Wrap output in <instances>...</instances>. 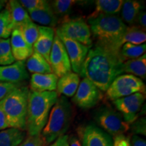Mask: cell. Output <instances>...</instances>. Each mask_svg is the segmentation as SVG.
Listing matches in <instances>:
<instances>
[{
  "mask_svg": "<svg viewBox=\"0 0 146 146\" xmlns=\"http://www.w3.org/2000/svg\"><path fill=\"white\" fill-rule=\"evenodd\" d=\"M124 61L116 54L96 44L89 49L80 75L87 78L102 91H106L112 81L120 75Z\"/></svg>",
  "mask_w": 146,
  "mask_h": 146,
  "instance_id": "cell-1",
  "label": "cell"
},
{
  "mask_svg": "<svg viewBox=\"0 0 146 146\" xmlns=\"http://www.w3.org/2000/svg\"><path fill=\"white\" fill-rule=\"evenodd\" d=\"M87 23L96 44L120 54L127 26L119 16L100 14L87 18Z\"/></svg>",
  "mask_w": 146,
  "mask_h": 146,
  "instance_id": "cell-2",
  "label": "cell"
},
{
  "mask_svg": "<svg viewBox=\"0 0 146 146\" xmlns=\"http://www.w3.org/2000/svg\"><path fill=\"white\" fill-rule=\"evenodd\" d=\"M58 98L56 91L36 92L30 90L26 120V131L29 135L41 134Z\"/></svg>",
  "mask_w": 146,
  "mask_h": 146,
  "instance_id": "cell-3",
  "label": "cell"
},
{
  "mask_svg": "<svg viewBox=\"0 0 146 146\" xmlns=\"http://www.w3.org/2000/svg\"><path fill=\"white\" fill-rule=\"evenodd\" d=\"M29 91L28 87L21 85L0 101V108L5 115L9 128L26 131Z\"/></svg>",
  "mask_w": 146,
  "mask_h": 146,
  "instance_id": "cell-4",
  "label": "cell"
},
{
  "mask_svg": "<svg viewBox=\"0 0 146 146\" xmlns=\"http://www.w3.org/2000/svg\"><path fill=\"white\" fill-rule=\"evenodd\" d=\"M72 118V106L66 97L58 98L51 110L46 125L41 131V135L46 145L65 135L70 127Z\"/></svg>",
  "mask_w": 146,
  "mask_h": 146,
  "instance_id": "cell-5",
  "label": "cell"
},
{
  "mask_svg": "<svg viewBox=\"0 0 146 146\" xmlns=\"http://www.w3.org/2000/svg\"><path fill=\"white\" fill-rule=\"evenodd\" d=\"M146 87L141 78L131 74L118 76L106 91V96L111 101L130 96L135 93L145 94Z\"/></svg>",
  "mask_w": 146,
  "mask_h": 146,
  "instance_id": "cell-6",
  "label": "cell"
},
{
  "mask_svg": "<svg viewBox=\"0 0 146 146\" xmlns=\"http://www.w3.org/2000/svg\"><path fill=\"white\" fill-rule=\"evenodd\" d=\"M95 119L100 129L114 137L123 135L130 129V125L124 120L121 114L112 108H100L96 113Z\"/></svg>",
  "mask_w": 146,
  "mask_h": 146,
  "instance_id": "cell-7",
  "label": "cell"
},
{
  "mask_svg": "<svg viewBox=\"0 0 146 146\" xmlns=\"http://www.w3.org/2000/svg\"><path fill=\"white\" fill-rule=\"evenodd\" d=\"M55 31L56 33L79 42L89 48L93 46L90 28L83 18L65 20Z\"/></svg>",
  "mask_w": 146,
  "mask_h": 146,
  "instance_id": "cell-8",
  "label": "cell"
},
{
  "mask_svg": "<svg viewBox=\"0 0 146 146\" xmlns=\"http://www.w3.org/2000/svg\"><path fill=\"white\" fill-rule=\"evenodd\" d=\"M102 98V91L89 79L83 78L72 100L81 108L89 109L98 104Z\"/></svg>",
  "mask_w": 146,
  "mask_h": 146,
  "instance_id": "cell-9",
  "label": "cell"
},
{
  "mask_svg": "<svg viewBox=\"0 0 146 146\" xmlns=\"http://www.w3.org/2000/svg\"><path fill=\"white\" fill-rule=\"evenodd\" d=\"M52 73L59 78L72 72L68 54L60 38L55 35L49 59Z\"/></svg>",
  "mask_w": 146,
  "mask_h": 146,
  "instance_id": "cell-10",
  "label": "cell"
},
{
  "mask_svg": "<svg viewBox=\"0 0 146 146\" xmlns=\"http://www.w3.org/2000/svg\"><path fill=\"white\" fill-rule=\"evenodd\" d=\"M145 94L135 93L114 100L113 104L123 116L124 120L130 125L137 118L138 113L145 102Z\"/></svg>",
  "mask_w": 146,
  "mask_h": 146,
  "instance_id": "cell-11",
  "label": "cell"
},
{
  "mask_svg": "<svg viewBox=\"0 0 146 146\" xmlns=\"http://www.w3.org/2000/svg\"><path fill=\"white\" fill-rule=\"evenodd\" d=\"M56 34L64 45L70 60L72 70L76 74H80L89 48L79 42L68 39L60 34Z\"/></svg>",
  "mask_w": 146,
  "mask_h": 146,
  "instance_id": "cell-12",
  "label": "cell"
},
{
  "mask_svg": "<svg viewBox=\"0 0 146 146\" xmlns=\"http://www.w3.org/2000/svg\"><path fill=\"white\" fill-rule=\"evenodd\" d=\"M81 140L82 146H113L111 136L93 124L84 128Z\"/></svg>",
  "mask_w": 146,
  "mask_h": 146,
  "instance_id": "cell-13",
  "label": "cell"
},
{
  "mask_svg": "<svg viewBox=\"0 0 146 146\" xmlns=\"http://www.w3.org/2000/svg\"><path fill=\"white\" fill-rule=\"evenodd\" d=\"M28 78L25 62L16 61L12 64L0 66V82L18 84Z\"/></svg>",
  "mask_w": 146,
  "mask_h": 146,
  "instance_id": "cell-14",
  "label": "cell"
},
{
  "mask_svg": "<svg viewBox=\"0 0 146 146\" xmlns=\"http://www.w3.org/2000/svg\"><path fill=\"white\" fill-rule=\"evenodd\" d=\"M10 41L11 52L15 61L25 62L33 52V47L25 41L20 29H16L12 31Z\"/></svg>",
  "mask_w": 146,
  "mask_h": 146,
  "instance_id": "cell-15",
  "label": "cell"
},
{
  "mask_svg": "<svg viewBox=\"0 0 146 146\" xmlns=\"http://www.w3.org/2000/svg\"><path fill=\"white\" fill-rule=\"evenodd\" d=\"M38 29L39 35L33 46V52L41 54L49 63L50 54L56 31L54 29L43 26H38Z\"/></svg>",
  "mask_w": 146,
  "mask_h": 146,
  "instance_id": "cell-16",
  "label": "cell"
},
{
  "mask_svg": "<svg viewBox=\"0 0 146 146\" xmlns=\"http://www.w3.org/2000/svg\"><path fill=\"white\" fill-rule=\"evenodd\" d=\"M58 78L54 73L33 74L31 77V91L36 92L56 91Z\"/></svg>",
  "mask_w": 146,
  "mask_h": 146,
  "instance_id": "cell-17",
  "label": "cell"
},
{
  "mask_svg": "<svg viewBox=\"0 0 146 146\" xmlns=\"http://www.w3.org/2000/svg\"><path fill=\"white\" fill-rule=\"evenodd\" d=\"M28 14L31 21L40 24V26L54 29L58 23V18L53 12L49 2L41 8L29 12Z\"/></svg>",
  "mask_w": 146,
  "mask_h": 146,
  "instance_id": "cell-18",
  "label": "cell"
},
{
  "mask_svg": "<svg viewBox=\"0 0 146 146\" xmlns=\"http://www.w3.org/2000/svg\"><path fill=\"white\" fill-rule=\"evenodd\" d=\"M127 73L141 79L146 78V54L140 57L129 60L122 63L120 66V74Z\"/></svg>",
  "mask_w": 146,
  "mask_h": 146,
  "instance_id": "cell-19",
  "label": "cell"
},
{
  "mask_svg": "<svg viewBox=\"0 0 146 146\" xmlns=\"http://www.w3.org/2000/svg\"><path fill=\"white\" fill-rule=\"evenodd\" d=\"M80 83V77L78 74L71 72L59 78L57 83V94H62L65 97H73L77 90Z\"/></svg>",
  "mask_w": 146,
  "mask_h": 146,
  "instance_id": "cell-20",
  "label": "cell"
},
{
  "mask_svg": "<svg viewBox=\"0 0 146 146\" xmlns=\"http://www.w3.org/2000/svg\"><path fill=\"white\" fill-rule=\"evenodd\" d=\"M6 8L10 13L14 29H21L27 23L31 21L28 12L20 3L19 1L10 0L7 3Z\"/></svg>",
  "mask_w": 146,
  "mask_h": 146,
  "instance_id": "cell-21",
  "label": "cell"
},
{
  "mask_svg": "<svg viewBox=\"0 0 146 146\" xmlns=\"http://www.w3.org/2000/svg\"><path fill=\"white\" fill-rule=\"evenodd\" d=\"M143 10V6L139 1L136 0L123 1L120 10V18L124 23L129 24L130 26L134 25L139 13Z\"/></svg>",
  "mask_w": 146,
  "mask_h": 146,
  "instance_id": "cell-22",
  "label": "cell"
},
{
  "mask_svg": "<svg viewBox=\"0 0 146 146\" xmlns=\"http://www.w3.org/2000/svg\"><path fill=\"white\" fill-rule=\"evenodd\" d=\"M26 68L33 74H49L52 73L48 62L39 53L33 52L27 60Z\"/></svg>",
  "mask_w": 146,
  "mask_h": 146,
  "instance_id": "cell-23",
  "label": "cell"
},
{
  "mask_svg": "<svg viewBox=\"0 0 146 146\" xmlns=\"http://www.w3.org/2000/svg\"><path fill=\"white\" fill-rule=\"evenodd\" d=\"M123 3V0H97L96 10L88 17H95L100 14L118 15Z\"/></svg>",
  "mask_w": 146,
  "mask_h": 146,
  "instance_id": "cell-24",
  "label": "cell"
},
{
  "mask_svg": "<svg viewBox=\"0 0 146 146\" xmlns=\"http://www.w3.org/2000/svg\"><path fill=\"white\" fill-rule=\"evenodd\" d=\"M25 137V131L14 128H8L0 131V146H18Z\"/></svg>",
  "mask_w": 146,
  "mask_h": 146,
  "instance_id": "cell-25",
  "label": "cell"
},
{
  "mask_svg": "<svg viewBox=\"0 0 146 146\" xmlns=\"http://www.w3.org/2000/svg\"><path fill=\"white\" fill-rule=\"evenodd\" d=\"M146 41L145 31L137 25H131L127 27L123 38V45L130 43L134 45H141Z\"/></svg>",
  "mask_w": 146,
  "mask_h": 146,
  "instance_id": "cell-26",
  "label": "cell"
},
{
  "mask_svg": "<svg viewBox=\"0 0 146 146\" xmlns=\"http://www.w3.org/2000/svg\"><path fill=\"white\" fill-rule=\"evenodd\" d=\"M145 43L141 45H134L130 43H125L120 49V54L124 62L135 59L145 54Z\"/></svg>",
  "mask_w": 146,
  "mask_h": 146,
  "instance_id": "cell-27",
  "label": "cell"
},
{
  "mask_svg": "<svg viewBox=\"0 0 146 146\" xmlns=\"http://www.w3.org/2000/svg\"><path fill=\"white\" fill-rule=\"evenodd\" d=\"M14 30L10 13L7 8L0 12V39H7Z\"/></svg>",
  "mask_w": 146,
  "mask_h": 146,
  "instance_id": "cell-28",
  "label": "cell"
},
{
  "mask_svg": "<svg viewBox=\"0 0 146 146\" xmlns=\"http://www.w3.org/2000/svg\"><path fill=\"white\" fill-rule=\"evenodd\" d=\"M76 2L73 0H55L50 3L53 12L57 17H65L70 13L73 5Z\"/></svg>",
  "mask_w": 146,
  "mask_h": 146,
  "instance_id": "cell-29",
  "label": "cell"
},
{
  "mask_svg": "<svg viewBox=\"0 0 146 146\" xmlns=\"http://www.w3.org/2000/svg\"><path fill=\"white\" fill-rule=\"evenodd\" d=\"M21 31L23 35L25 38V41L30 46H33L35 43L38 35H39V29L38 25H36L33 21H30L26 25L22 27L21 29H18Z\"/></svg>",
  "mask_w": 146,
  "mask_h": 146,
  "instance_id": "cell-30",
  "label": "cell"
},
{
  "mask_svg": "<svg viewBox=\"0 0 146 146\" xmlns=\"http://www.w3.org/2000/svg\"><path fill=\"white\" fill-rule=\"evenodd\" d=\"M15 62L11 52L10 39H0V66L10 65Z\"/></svg>",
  "mask_w": 146,
  "mask_h": 146,
  "instance_id": "cell-31",
  "label": "cell"
},
{
  "mask_svg": "<svg viewBox=\"0 0 146 146\" xmlns=\"http://www.w3.org/2000/svg\"><path fill=\"white\" fill-rule=\"evenodd\" d=\"M19 2L29 12L36 9L42 8L46 5L48 1L45 0H21Z\"/></svg>",
  "mask_w": 146,
  "mask_h": 146,
  "instance_id": "cell-32",
  "label": "cell"
},
{
  "mask_svg": "<svg viewBox=\"0 0 146 146\" xmlns=\"http://www.w3.org/2000/svg\"><path fill=\"white\" fill-rule=\"evenodd\" d=\"M131 125V130L133 133L137 135H141L145 136L146 135V120L145 117H142L136 119Z\"/></svg>",
  "mask_w": 146,
  "mask_h": 146,
  "instance_id": "cell-33",
  "label": "cell"
},
{
  "mask_svg": "<svg viewBox=\"0 0 146 146\" xmlns=\"http://www.w3.org/2000/svg\"><path fill=\"white\" fill-rule=\"evenodd\" d=\"M44 140L42 137L41 135H29L18 146H45Z\"/></svg>",
  "mask_w": 146,
  "mask_h": 146,
  "instance_id": "cell-34",
  "label": "cell"
},
{
  "mask_svg": "<svg viewBox=\"0 0 146 146\" xmlns=\"http://www.w3.org/2000/svg\"><path fill=\"white\" fill-rule=\"evenodd\" d=\"M21 84L18 83H4V82H0V101L3 99L4 97L8 95L9 93L13 91L17 87L21 86Z\"/></svg>",
  "mask_w": 146,
  "mask_h": 146,
  "instance_id": "cell-35",
  "label": "cell"
},
{
  "mask_svg": "<svg viewBox=\"0 0 146 146\" xmlns=\"http://www.w3.org/2000/svg\"><path fill=\"white\" fill-rule=\"evenodd\" d=\"M113 146H131L130 139L124 134L115 136L113 141Z\"/></svg>",
  "mask_w": 146,
  "mask_h": 146,
  "instance_id": "cell-36",
  "label": "cell"
},
{
  "mask_svg": "<svg viewBox=\"0 0 146 146\" xmlns=\"http://www.w3.org/2000/svg\"><path fill=\"white\" fill-rule=\"evenodd\" d=\"M137 23V26L140 27L142 30L145 31L146 30V13L145 11L141 10L138 14L136 18L135 23Z\"/></svg>",
  "mask_w": 146,
  "mask_h": 146,
  "instance_id": "cell-37",
  "label": "cell"
},
{
  "mask_svg": "<svg viewBox=\"0 0 146 146\" xmlns=\"http://www.w3.org/2000/svg\"><path fill=\"white\" fill-rule=\"evenodd\" d=\"M131 146H146V141L141 137L134 135L130 141Z\"/></svg>",
  "mask_w": 146,
  "mask_h": 146,
  "instance_id": "cell-38",
  "label": "cell"
},
{
  "mask_svg": "<svg viewBox=\"0 0 146 146\" xmlns=\"http://www.w3.org/2000/svg\"><path fill=\"white\" fill-rule=\"evenodd\" d=\"M8 128H9V127L8 124L7 123L6 118H5L2 110L0 108V131L8 129Z\"/></svg>",
  "mask_w": 146,
  "mask_h": 146,
  "instance_id": "cell-39",
  "label": "cell"
},
{
  "mask_svg": "<svg viewBox=\"0 0 146 146\" xmlns=\"http://www.w3.org/2000/svg\"><path fill=\"white\" fill-rule=\"evenodd\" d=\"M56 146H69L68 136L67 135H64L60 136L56 141Z\"/></svg>",
  "mask_w": 146,
  "mask_h": 146,
  "instance_id": "cell-40",
  "label": "cell"
},
{
  "mask_svg": "<svg viewBox=\"0 0 146 146\" xmlns=\"http://www.w3.org/2000/svg\"><path fill=\"white\" fill-rule=\"evenodd\" d=\"M69 146H82L81 141L75 135H71L68 137Z\"/></svg>",
  "mask_w": 146,
  "mask_h": 146,
  "instance_id": "cell-41",
  "label": "cell"
},
{
  "mask_svg": "<svg viewBox=\"0 0 146 146\" xmlns=\"http://www.w3.org/2000/svg\"><path fill=\"white\" fill-rule=\"evenodd\" d=\"M49 146H56V142L55 141L54 143H52V145H49Z\"/></svg>",
  "mask_w": 146,
  "mask_h": 146,
  "instance_id": "cell-42",
  "label": "cell"
}]
</instances>
